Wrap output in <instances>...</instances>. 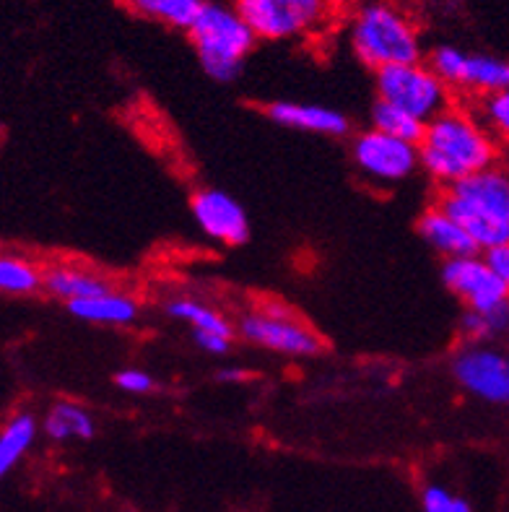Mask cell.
I'll return each instance as SVG.
<instances>
[{
    "instance_id": "obj_1",
    "label": "cell",
    "mask_w": 509,
    "mask_h": 512,
    "mask_svg": "<svg viewBox=\"0 0 509 512\" xmlns=\"http://www.w3.org/2000/svg\"><path fill=\"white\" fill-rule=\"evenodd\" d=\"M419 154L424 175L450 188L465 177L497 167L499 138L481 123V117L452 104L426 123Z\"/></svg>"
},
{
    "instance_id": "obj_2",
    "label": "cell",
    "mask_w": 509,
    "mask_h": 512,
    "mask_svg": "<svg viewBox=\"0 0 509 512\" xmlns=\"http://www.w3.org/2000/svg\"><path fill=\"white\" fill-rule=\"evenodd\" d=\"M346 39L369 71L424 60L419 24L398 0H354L346 16Z\"/></svg>"
},
{
    "instance_id": "obj_3",
    "label": "cell",
    "mask_w": 509,
    "mask_h": 512,
    "mask_svg": "<svg viewBox=\"0 0 509 512\" xmlns=\"http://www.w3.org/2000/svg\"><path fill=\"white\" fill-rule=\"evenodd\" d=\"M437 206L471 234L478 250H494L509 242V172L489 167L442 188Z\"/></svg>"
},
{
    "instance_id": "obj_4",
    "label": "cell",
    "mask_w": 509,
    "mask_h": 512,
    "mask_svg": "<svg viewBox=\"0 0 509 512\" xmlns=\"http://www.w3.org/2000/svg\"><path fill=\"white\" fill-rule=\"evenodd\" d=\"M200 68L216 84H232L245 71L258 37L234 3L206 0L195 24L187 29Z\"/></svg>"
},
{
    "instance_id": "obj_5",
    "label": "cell",
    "mask_w": 509,
    "mask_h": 512,
    "mask_svg": "<svg viewBox=\"0 0 509 512\" xmlns=\"http://www.w3.org/2000/svg\"><path fill=\"white\" fill-rule=\"evenodd\" d=\"M250 24L258 42H302L315 39L333 24L330 0H232Z\"/></svg>"
},
{
    "instance_id": "obj_6",
    "label": "cell",
    "mask_w": 509,
    "mask_h": 512,
    "mask_svg": "<svg viewBox=\"0 0 509 512\" xmlns=\"http://www.w3.org/2000/svg\"><path fill=\"white\" fill-rule=\"evenodd\" d=\"M237 333L250 346L291 359L317 357L325 346L320 333L284 302H265L242 312Z\"/></svg>"
},
{
    "instance_id": "obj_7",
    "label": "cell",
    "mask_w": 509,
    "mask_h": 512,
    "mask_svg": "<svg viewBox=\"0 0 509 512\" xmlns=\"http://www.w3.org/2000/svg\"><path fill=\"white\" fill-rule=\"evenodd\" d=\"M377 99L400 107L421 123H429L452 107V89L429 68L426 60L387 65L374 71Z\"/></svg>"
},
{
    "instance_id": "obj_8",
    "label": "cell",
    "mask_w": 509,
    "mask_h": 512,
    "mask_svg": "<svg viewBox=\"0 0 509 512\" xmlns=\"http://www.w3.org/2000/svg\"><path fill=\"white\" fill-rule=\"evenodd\" d=\"M351 162L361 180L374 188H395L421 169L419 143L367 128L351 138Z\"/></svg>"
},
{
    "instance_id": "obj_9",
    "label": "cell",
    "mask_w": 509,
    "mask_h": 512,
    "mask_svg": "<svg viewBox=\"0 0 509 512\" xmlns=\"http://www.w3.org/2000/svg\"><path fill=\"white\" fill-rule=\"evenodd\" d=\"M426 63L450 89H463L476 97L509 89V58L468 52L455 45H437L426 55Z\"/></svg>"
},
{
    "instance_id": "obj_10",
    "label": "cell",
    "mask_w": 509,
    "mask_h": 512,
    "mask_svg": "<svg viewBox=\"0 0 509 512\" xmlns=\"http://www.w3.org/2000/svg\"><path fill=\"white\" fill-rule=\"evenodd\" d=\"M452 377L468 396L491 406L509 403V354L489 344H465L452 357Z\"/></svg>"
},
{
    "instance_id": "obj_11",
    "label": "cell",
    "mask_w": 509,
    "mask_h": 512,
    "mask_svg": "<svg viewBox=\"0 0 509 512\" xmlns=\"http://www.w3.org/2000/svg\"><path fill=\"white\" fill-rule=\"evenodd\" d=\"M442 281H445L447 292L463 302L465 310L486 312L509 302V289L499 279V273L491 268L486 255L481 253L445 260Z\"/></svg>"
},
{
    "instance_id": "obj_12",
    "label": "cell",
    "mask_w": 509,
    "mask_h": 512,
    "mask_svg": "<svg viewBox=\"0 0 509 512\" xmlns=\"http://www.w3.org/2000/svg\"><path fill=\"white\" fill-rule=\"evenodd\" d=\"M190 214L195 227L208 240L224 247H239L250 240V216L245 206L221 188H200L190 198Z\"/></svg>"
},
{
    "instance_id": "obj_13",
    "label": "cell",
    "mask_w": 509,
    "mask_h": 512,
    "mask_svg": "<svg viewBox=\"0 0 509 512\" xmlns=\"http://www.w3.org/2000/svg\"><path fill=\"white\" fill-rule=\"evenodd\" d=\"M164 310L169 318L190 328V336L200 351H206L211 357L229 354L234 336H237V325L226 318L224 312L195 297H172Z\"/></svg>"
},
{
    "instance_id": "obj_14",
    "label": "cell",
    "mask_w": 509,
    "mask_h": 512,
    "mask_svg": "<svg viewBox=\"0 0 509 512\" xmlns=\"http://www.w3.org/2000/svg\"><path fill=\"white\" fill-rule=\"evenodd\" d=\"M265 115L281 128L302 130V133H312V136L343 138L351 133V120H348L346 112L328 107V104L278 99V102H271L265 107Z\"/></svg>"
},
{
    "instance_id": "obj_15",
    "label": "cell",
    "mask_w": 509,
    "mask_h": 512,
    "mask_svg": "<svg viewBox=\"0 0 509 512\" xmlns=\"http://www.w3.org/2000/svg\"><path fill=\"white\" fill-rule=\"evenodd\" d=\"M68 312L81 323L89 325H102V328H130L136 325L141 318V302L125 289H107V292L97 294L91 299H78L71 302Z\"/></svg>"
},
{
    "instance_id": "obj_16",
    "label": "cell",
    "mask_w": 509,
    "mask_h": 512,
    "mask_svg": "<svg viewBox=\"0 0 509 512\" xmlns=\"http://www.w3.org/2000/svg\"><path fill=\"white\" fill-rule=\"evenodd\" d=\"M419 237L426 245L432 247L434 253L442 255L445 260L481 253L471 234L465 232L450 214H445L437 203H434L432 208H426L424 214H421Z\"/></svg>"
},
{
    "instance_id": "obj_17",
    "label": "cell",
    "mask_w": 509,
    "mask_h": 512,
    "mask_svg": "<svg viewBox=\"0 0 509 512\" xmlns=\"http://www.w3.org/2000/svg\"><path fill=\"white\" fill-rule=\"evenodd\" d=\"M112 289L107 276L91 271L86 266H76V263H55V266L45 268V292L52 299H60L65 305L78 302V299H91L97 294Z\"/></svg>"
},
{
    "instance_id": "obj_18",
    "label": "cell",
    "mask_w": 509,
    "mask_h": 512,
    "mask_svg": "<svg viewBox=\"0 0 509 512\" xmlns=\"http://www.w3.org/2000/svg\"><path fill=\"white\" fill-rule=\"evenodd\" d=\"M42 432L52 442H89L97 435V422L81 403L55 401L42 419Z\"/></svg>"
},
{
    "instance_id": "obj_19",
    "label": "cell",
    "mask_w": 509,
    "mask_h": 512,
    "mask_svg": "<svg viewBox=\"0 0 509 512\" xmlns=\"http://www.w3.org/2000/svg\"><path fill=\"white\" fill-rule=\"evenodd\" d=\"M42 424L37 422V416L29 411H19L13 414L3 429H0V481L11 474L16 463L29 453V448L37 440V432Z\"/></svg>"
},
{
    "instance_id": "obj_20",
    "label": "cell",
    "mask_w": 509,
    "mask_h": 512,
    "mask_svg": "<svg viewBox=\"0 0 509 512\" xmlns=\"http://www.w3.org/2000/svg\"><path fill=\"white\" fill-rule=\"evenodd\" d=\"M125 3L138 19L154 21V24H162L167 29H177V32H187L198 19L206 0H125Z\"/></svg>"
},
{
    "instance_id": "obj_21",
    "label": "cell",
    "mask_w": 509,
    "mask_h": 512,
    "mask_svg": "<svg viewBox=\"0 0 509 512\" xmlns=\"http://www.w3.org/2000/svg\"><path fill=\"white\" fill-rule=\"evenodd\" d=\"M45 292V268L19 253H0V294L34 297Z\"/></svg>"
},
{
    "instance_id": "obj_22",
    "label": "cell",
    "mask_w": 509,
    "mask_h": 512,
    "mask_svg": "<svg viewBox=\"0 0 509 512\" xmlns=\"http://www.w3.org/2000/svg\"><path fill=\"white\" fill-rule=\"evenodd\" d=\"M509 333V302L494 307V310L476 312L465 310L460 318V336L468 344H489Z\"/></svg>"
},
{
    "instance_id": "obj_23",
    "label": "cell",
    "mask_w": 509,
    "mask_h": 512,
    "mask_svg": "<svg viewBox=\"0 0 509 512\" xmlns=\"http://www.w3.org/2000/svg\"><path fill=\"white\" fill-rule=\"evenodd\" d=\"M369 128L382 130L387 136L403 138V141L419 143L424 138L426 123L416 120L413 115L403 112L400 107L390 102H382V99H374L372 110H369Z\"/></svg>"
},
{
    "instance_id": "obj_24",
    "label": "cell",
    "mask_w": 509,
    "mask_h": 512,
    "mask_svg": "<svg viewBox=\"0 0 509 512\" xmlns=\"http://www.w3.org/2000/svg\"><path fill=\"white\" fill-rule=\"evenodd\" d=\"M478 117H481V123H484L494 136L509 141V89L489 94V97H481Z\"/></svg>"
},
{
    "instance_id": "obj_25",
    "label": "cell",
    "mask_w": 509,
    "mask_h": 512,
    "mask_svg": "<svg viewBox=\"0 0 509 512\" xmlns=\"http://www.w3.org/2000/svg\"><path fill=\"white\" fill-rule=\"evenodd\" d=\"M421 510L424 512H473L471 502L458 497L442 484H426L421 489Z\"/></svg>"
},
{
    "instance_id": "obj_26",
    "label": "cell",
    "mask_w": 509,
    "mask_h": 512,
    "mask_svg": "<svg viewBox=\"0 0 509 512\" xmlns=\"http://www.w3.org/2000/svg\"><path fill=\"white\" fill-rule=\"evenodd\" d=\"M112 383L125 396H149L156 388L154 375L141 370V367H123V370H117L115 377H112Z\"/></svg>"
},
{
    "instance_id": "obj_27",
    "label": "cell",
    "mask_w": 509,
    "mask_h": 512,
    "mask_svg": "<svg viewBox=\"0 0 509 512\" xmlns=\"http://www.w3.org/2000/svg\"><path fill=\"white\" fill-rule=\"evenodd\" d=\"M486 260H489L491 268L499 273V279H502L504 286L509 289V242L507 245H499L494 247V250H489V253H486Z\"/></svg>"
},
{
    "instance_id": "obj_28",
    "label": "cell",
    "mask_w": 509,
    "mask_h": 512,
    "mask_svg": "<svg viewBox=\"0 0 509 512\" xmlns=\"http://www.w3.org/2000/svg\"><path fill=\"white\" fill-rule=\"evenodd\" d=\"M247 377H250V372L242 370V367H221V370L216 372V380L224 385L247 383Z\"/></svg>"
},
{
    "instance_id": "obj_29",
    "label": "cell",
    "mask_w": 509,
    "mask_h": 512,
    "mask_svg": "<svg viewBox=\"0 0 509 512\" xmlns=\"http://www.w3.org/2000/svg\"><path fill=\"white\" fill-rule=\"evenodd\" d=\"M330 3H333V6H338V3H346V0H330Z\"/></svg>"
}]
</instances>
